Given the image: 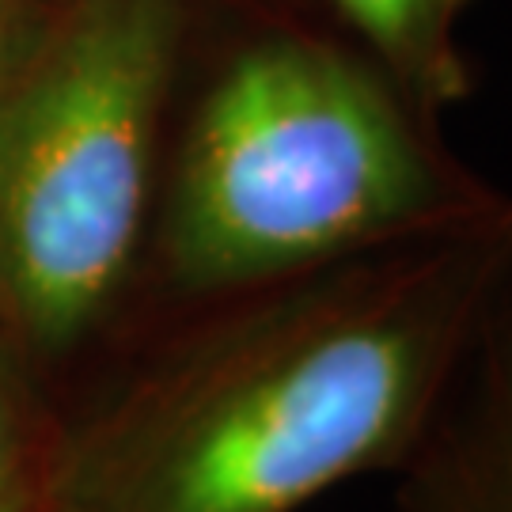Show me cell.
<instances>
[{"label": "cell", "mask_w": 512, "mask_h": 512, "mask_svg": "<svg viewBox=\"0 0 512 512\" xmlns=\"http://www.w3.org/2000/svg\"><path fill=\"white\" fill-rule=\"evenodd\" d=\"M175 38V0H95L0 114V277L54 346L133 251Z\"/></svg>", "instance_id": "3"}, {"label": "cell", "mask_w": 512, "mask_h": 512, "mask_svg": "<svg viewBox=\"0 0 512 512\" xmlns=\"http://www.w3.org/2000/svg\"><path fill=\"white\" fill-rule=\"evenodd\" d=\"M403 463V512H512V277Z\"/></svg>", "instance_id": "4"}, {"label": "cell", "mask_w": 512, "mask_h": 512, "mask_svg": "<svg viewBox=\"0 0 512 512\" xmlns=\"http://www.w3.org/2000/svg\"><path fill=\"white\" fill-rule=\"evenodd\" d=\"M380 54L391 88L421 122L437 126L467 95V65L459 54V23L471 0H330Z\"/></svg>", "instance_id": "5"}, {"label": "cell", "mask_w": 512, "mask_h": 512, "mask_svg": "<svg viewBox=\"0 0 512 512\" xmlns=\"http://www.w3.org/2000/svg\"><path fill=\"white\" fill-rule=\"evenodd\" d=\"M512 277V194L349 255L330 293L202 357L137 429L107 512H293L403 463Z\"/></svg>", "instance_id": "1"}, {"label": "cell", "mask_w": 512, "mask_h": 512, "mask_svg": "<svg viewBox=\"0 0 512 512\" xmlns=\"http://www.w3.org/2000/svg\"><path fill=\"white\" fill-rule=\"evenodd\" d=\"M501 198L403 95L315 42H262L205 95L167 255L194 293L251 289L440 228Z\"/></svg>", "instance_id": "2"}, {"label": "cell", "mask_w": 512, "mask_h": 512, "mask_svg": "<svg viewBox=\"0 0 512 512\" xmlns=\"http://www.w3.org/2000/svg\"><path fill=\"white\" fill-rule=\"evenodd\" d=\"M12 490V433L4 425V406H0V505Z\"/></svg>", "instance_id": "6"}]
</instances>
